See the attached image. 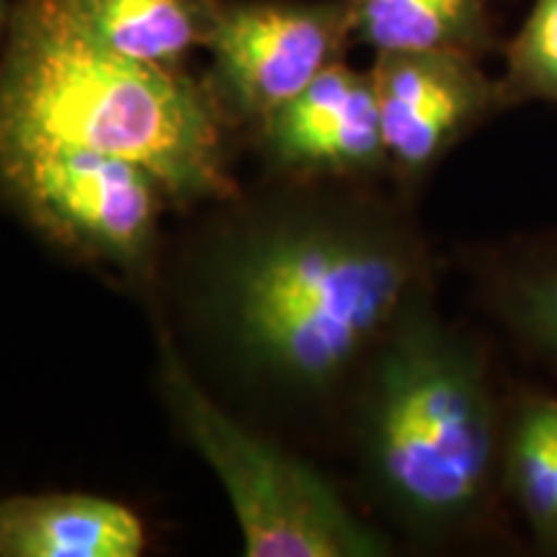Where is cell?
Returning a JSON list of instances; mask_svg holds the SVG:
<instances>
[{"label": "cell", "mask_w": 557, "mask_h": 557, "mask_svg": "<svg viewBox=\"0 0 557 557\" xmlns=\"http://www.w3.org/2000/svg\"><path fill=\"white\" fill-rule=\"evenodd\" d=\"M423 295L429 259L406 222L336 181L214 205L173 271L184 341L227 393L274 413L336 398Z\"/></svg>", "instance_id": "obj_1"}, {"label": "cell", "mask_w": 557, "mask_h": 557, "mask_svg": "<svg viewBox=\"0 0 557 557\" xmlns=\"http://www.w3.org/2000/svg\"><path fill=\"white\" fill-rule=\"evenodd\" d=\"M227 127L207 81L101 50L39 0L13 11L0 60V137L127 158L158 181L171 207H214L243 191Z\"/></svg>", "instance_id": "obj_2"}, {"label": "cell", "mask_w": 557, "mask_h": 557, "mask_svg": "<svg viewBox=\"0 0 557 557\" xmlns=\"http://www.w3.org/2000/svg\"><path fill=\"white\" fill-rule=\"evenodd\" d=\"M496 403L468 338L418 297L361 369V468L385 511L434 537L472 519L498 449Z\"/></svg>", "instance_id": "obj_3"}, {"label": "cell", "mask_w": 557, "mask_h": 557, "mask_svg": "<svg viewBox=\"0 0 557 557\" xmlns=\"http://www.w3.org/2000/svg\"><path fill=\"white\" fill-rule=\"evenodd\" d=\"M158 393L178 434L220 480L248 557L393 553L385 534L369 527L323 472L222 406L165 329H160Z\"/></svg>", "instance_id": "obj_4"}, {"label": "cell", "mask_w": 557, "mask_h": 557, "mask_svg": "<svg viewBox=\"0 0 557 557\" xmlns=\"http://www.w3.org/2000/svg\"><path fill=\"white\" fill-rule=\"evenodd\" d=\"M0 205L54 250L135 287L158 276L171 199L127 158L34 137H0Z\"/></svg>", "instance_id": "obj_5"}, {"label": "cell", "mask_w": 557, "mask_h": 557, "mask_svg": "<svg viewBox=\"0 0 557 557\" xmlns=\"http://www.w3.org/2000/svg\"><path fill=\"white\" fill-rule=\"evenodd\" d=\"M351 39V0H243L214 13L205 50L207 86L233 124L259 127L271 111L341 60Z\"/></svg>", "instance_id": "obj_6"}, {"label": "cell", "mask_w": 557, "mask_h": 557, "mask_svg": "<svg viewBox=\"0 0 557 557\" xmlns=\"http://www.w3.org/2000/svg\"><path fill=\"white\" fill-rule=\"evenodd\" d=\"M372 78L389 173L403 184L426 178L480 122L506 109L500 81L468 52H380Z\"/></svg>", "instance_id": "obj_7"}, {"label": "cell", "mask_w": 557, "mask_h": 557, "mask_svg": "<svg viewBox=\"0 0 557 557\" xmlns=\"http://www.w3.org/2000/svg\"><path fill=\"white\" fill-rule=\"evenodd\" d=\"M269 171L287 181H357L389 171L372 70L333 62L256 127Z\"/></svg>", "instance_id": "obj_8"}, {"label": "cell", "mask_w": 557, "mask_h": 557, "mask_svg": "<svg viewBox=\"0 0 557 557\" xmlns=\"http://www.w3.org/2000/svg\"><path fill=\"white\" fill-rule=\"evenodd\" d=\"M143 519L88 493H34L0 500V557H139Z\"/></svg>", "instance_id": "obj_9"}, {"label": "cell", "mask_w": 557, "mask_h": 557, "mask_svg": "<svg viewBox=\"0 0 557 557\" xmlns=\"http://www.w3.org/2000/svg\"><path fill=\"white\" fill-rule=\"evenodd\" d=\"M90 45L148 62L178 67L212 32L220 0H39Z\"/></svg>", "instance_id": "obj_10"}, {"label": "cell", "mask_w": 557, "mask_h": 557, "mask_svg": "<svg viewBox=\"0 0 557 557\" xmlns=\"http://www.w3.org/2000/svg\"><path fill=\"white\" fill-rule=\"evenodd\" d=\"M351 39L374 52L491 47L487 0H351Z\"/></svg>", "instance_id": "obj_11"}, {"label": "cell", "mask_w": 557, "mask_h": 557, "mask_svg": "<svg viewBox=\"0 0 557 557\" xmlns=\"http://www.w3.org/2000/svg\"><path fill=\"white\" fill-rule=\"evenodd\" d=\"M504 470L532 532L557 545V400L521 410L506 442Z\"/></svg>", "instance_id": "obj_12"}, {"label": "cell", "mask_w": 557, "mask_h": 557, "mask_svg": "<svg viewBox=\"0 0 557 557\" xmlns=\"http://www.w3.org/2000/svg\"><path fill=\"white\" fill-rule=\"evenodd\" d=\"M498 81L506 107L557 103V0H534L521 32L506 47V70Z\"/></svg>", "instance_id": "obj_13"}, {"label": "cell", "mask_w": 557, "mask_h": 557, "mask_svg": "<svg viewBox=\"0 0 557 557\" xmlns=\"http://www.w3.org/2000/svg\"><path fill=\"white\" fill-rule=\"evenodd\" d=\"M500 315L529 346L557 361V263L521 269L496 292Z\"/></svg>", "instance_id": "obj_14"}, {"label": "cell", "mask_w": 557, "mask_h": 557, "mask_svg": "<svg viewBox=\"0 0 557 557\" xmlns=\"http://www.w3.org/2000/svg\"><path fill=\"white\" fill-rule=\"evenodd\" d=\"M3 24H5V0H0V34H3Z\"/></svg>", "instance_id": "obj_15"}]
</instances>
